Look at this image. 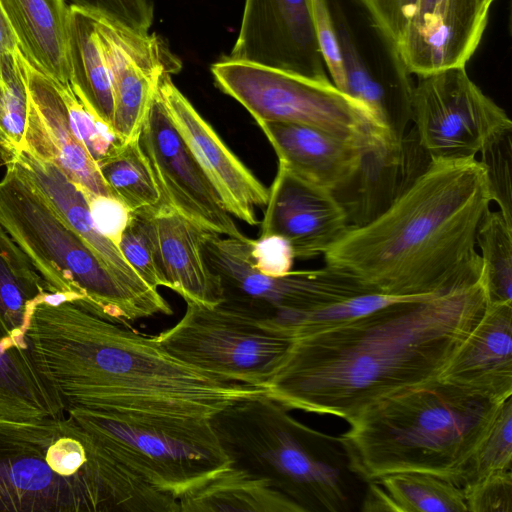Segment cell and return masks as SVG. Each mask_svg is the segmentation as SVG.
<instances>
[{
    "instance_id": "6da1fadb",
    "label": "cell",
    "mask_w": 512,
    "mask_h": 512,
    "mask_svg": "<svg viewBox=\"0 0 512 512\" xmlns=\"http://www.w3.org/2000/svg\"><path fill=\"white\" fill-rule=\"evenodd\" d=\"M487 304L480 278L296 336L266 394L349 423L374 403L438 381Z\"/></svg>"
},
{
    "instance_id": "7a4b0ae2",
    "label": "cell",
    "mask_w": 512,
    "mask_h": 512,
    "mask_svg": "<svg viewBox=\"0 0 512 512\" xmlns=\"http://www.w3.org/2000/svg\"><path fill=\"white\" fill-rule=\"evenodd\" d=\"M32 357L65 412L124 418L210 419L266 393L219 380L170 355L154 338L100 316L83 298L50 294L26 329Z\"/></svg>"
},
{
    "instance_id": "3957f363",
    "label": "cell",
    "mask_w": 512,
    "mask_h": 512,
    "mask_svg": "<svg viewBox=\"0 0 512 512\" xmlns=\"http://www.w3.org/2000/svg\"><path fill=\"white\" fill-rule=\"evenodd\" d=\"M491 202L480 160H431L382 212L349 227L325 266L363 294L396 301L471 285L481 277L476 235Z\"/></svg>"
},
{
    "instance_id": "277c9868",
    "label": "cell",
    "mask_w": 512,
    "mask_h": 512,
    "mask_svg": "<svg viewBox=\"0 0 512 512\" xmlns=\"http://www.w3.org/2000/svg\"><path fill=\"white\" fill-rule=\"evenodd\" d=\"M501 402L436 381L374 403L338 437L350 472L366 482L421 472L462 487L466 465Z\"/></svg>"
},
{
    "instance_id": "5b68a950",
    "label": "cell",
    "mask_w": 512,
    "mask_h": 512,
    "mask_svg": "<svg viewBox=\"0 0 512 512\" xmlns=\"http://www.w3.org/2000/svg\"><path fill=\"white\" fill-rule=\"evenodd\" d=\"M266 393L241 399L210 418L231 465L264 478L303 512L350 509L339 437L298 421Z\"/></svg>"
},
{
    "instance_id": "8992f818",
    "label": "cell",
    "mask_w": 512,
    "mask_h": 512,
    "mask_svg": "<svg viewBox=\"0 0 512 512\" xmlns=\"http://www.w3.org/2000/svg\"><path fill=\"white\" fill-rule=\"evenodd\" d=\"M0 225L51 294L83 298L100 316L124 326L155 316L54 211L15 161L6 165L0 180Z\"/></svg>"
},
{
    "instance_id": "52a82bcc",
    "label": "cell",
    "mask_w": 512,
    "mask_h": 512,
    "mask_svg": "<svg viewBox=\"0 0 512 512\" xmlns=\"http://www.w3.org/2000/svg\"><path fill=\"white\" fill-rule=\"evenodd\" d=\"M86 432L68 414L0 417V512H102Z\"/></svg>"
},
{
    "instance_id": "ba28073f",
    "label": "cell",
    "mask_w": 512,
    "mask_h": 512,
    "mask_svg": "<svg viewBox=\"0 0 512 512\" xmlns=\"http://www.w3.org/2000/svg\"><path fill=\"white\" fill-rule=\"evenodd\" d=\"M211 72L217 87L239 102L256 122L316 127L361 143L381 166L396 165L368 110L330 80L228 57L214 63Z\"/></svg>"
},
{
    "instance_id": "9c48e42d",
    "label": "cell",
    "mask_w": 512,
    "mask_h": 512,
    "mask_svg": "<svg viewBox=\"0 0 512 512\" xmlns=\"http://www.w3.org/2000/svg\"><path fill=\"white\" fill-rule=\"evenodd\" d=\"M95 446L180 497L230 466L210 419L124 418L69 410Z\"/></svg>"
},
{
    "instance_id": "30bf717a",
    "label": "cell",
    "mask_w": 512,
    "mask_h": 512,
    "mask_svg": "<svg viewBox=\"0 0 512 512\" xmlns=\"http://www.w3.org/2000/svg\"><path fill=\"white\" fill-rule=\"evenodd\" d=\"M154 338L176 359L219 380L263 387L293 339L222 303H186L181 319Z\"/></svg>"
},
{
    "instance_id": "8fae6325",
    "label": "cell",
    "mask_w": 512,
    "mask_h": 512,
    "mask_svg": "<svg viewBox=\"0 0 512 512\" xmlns=\"http://www.w3.org/2000/svg\"><path fill=\"white\" fill-rule=\"evenodd\" d=\"M410 117L431 160L476 158L512 130L505 110L472 81L466 67L418 77Z\"/></svg>"
},
{
    "instance_id": "7c38bea8",
    "label": "cell",
    "mask_w": 512,
    "mask_h": 512,
    "mask_svg": "<svg viewBox=\"0 0 512 512\" xmlns=\"http://www.w3.org/2000/svg\"><path fill=\"white\" fill-rule=\"evenodd\" d=\"M138 142L164 205L205 231L247 238L173 125L157 89Z\"/></svg>"
},
{
    "instance_id": "4fadbf2b",
    "label": "cell",
    "mask_w": 512,
    "mask_h": 512,
    "mask_svg": "<svg viewBox=\"0 0 512 512\" xmlns=\"http://www.w3.org/2000/svg\"><path fill=\"white\" fill-rule=\"evenodd\" d=\"M488 0H417L392 56L397 70L417 77L466 67L489 19Z\"/></svg>"
},
{
    "instance_id": "5bb4252c",
    "label": "cell",
    "mask_w": 512,
    "mask_h": 512,
    "mask_svg": "<svg viewBox=\"0 0 512 512\" xmlns=\"http://www.w3.org/2000/svg\"><path fill=\"white\" fill-rule=\"evenodd\" d=\"M228 58L329 80L316 41L313 0H245Z\"/></svg>"
},
{
    "instance_id": "9a60e30c",
    "label": "cell",
    "mask_w": 512,
    "mask_h": 512,
    "mask_svg": "<svg viewBox=\"0 0 512 512\" xmlns=\"http://www.w3.org/2000/svg\"><path fill=\"white\" fill-rule=\"evenodd\" d=\"M92 13L99 28L112 80V129L126 143L138 138L161 75L164 72L178 73L181 62L158 35L140 33L103 15Z\"/></svg>"
},
{
    "instance_id": "2e32d148",
    "label": "cell",
    "mask_w": 512,
    "mask_h": 512,
    "mask_svg": "<svg viewBox=\"0 0 512 512\" xmlns=\"http://www.w3.org/2000/svg\"><path fill=\"white\" fill-rule=\"evenodd\" d=\"M164 72L157 92L177 131L208 177L227 211L248 225L259 224L257 208H265L269 189L229 149L214 128Z\"/></svg>"
},
{
    "instance_id": "e0dca14e",
    "label": "cell",
    "mask_w": 512,
    "mask_h": 512,
    "mask_svg": "<svg viewBox=\"0 0 512 512\" xmlns=\"http://www.w3.org/2000/svg\"><path fill=\"white\" fill-rule=\"evenodd\" d=\"M264 209L259 237L284 238L295 259L324 255L350 227L349 214L334 193L300 179L280 164Z\"/></svg>"
},
{
    "instance_id": "ac0fdd59",
    "label": "cell",
    "mask_w": 512,
    "mask_h": 512,
    "mask_svg": "<svg viewBox=\"0 0 512 512\" xmlns=\"http://www.w3.org/2000/svg\"><path fill=\"white\" fill-rule=\"evenodd\" d=\"M28 92L24 148L58 167L87 196L115 198L99 167L69 124L66 108L54 81L35 68L19 49Z\"/></svg>"
},
{
    "instance_id": "d6986e66",
    "label": "cell",
    "mask_w": 512,
    "mask_h": 512,
    "mask_svg": "<svg viewBox=\"0 0 512 512\" xmlns=\"http://www.w3.org/2000/svg\"><path fill=\"white\" fill-rule=\"evenodd\" d=\"M15 162L40 190L54 211L96 253L115 277L155 315H171L173 309L158 289L149 286L126 261L119 247L97 228L85 193L49 161L22 149Z\"/></svg>"
},
{
    "instance_id": "ffe728a7",
    "label": "cell",
    "mask_w": 512,
    "mask_h": 512,
    "mask_svg": "<svg viewBox=\"0 0 512 512\" xmlns=\"http://www.w3.org/2000/svg\"><path fill=\"white\" fill-rule=\"evenodd\" d=\"M257 124L272 145L278 164L335 195L354 182L368 161H376L361 143L316 127L273 121Z\"/></svg>"
},
{
    "instance_id": "44dd1931",
    "label": "cell",
    "mask_w": 512,
    "mask_h": 512,
    "mask_svg": "<svg viewBox=\"0 0 512 512\" xmlns=\"http://www.w3.org/2000/svg\"><path fill=\"white\" fill-rule=\"evenodd\" d=\"M438 381L478 399L512 396V303H489Z\"/></svg>"
},
{
    "instance_id": "7402d4cb",
    "label": "cell",
    "mask_w": 512,
    "mask_h": 512,
    "mask_svg": "<svg viewBox=\"0 0 512 512\" xmlns=\"http://www.w3.org/2000/svg\"><path fill=\"white\" fill-rule=\"evenodd\" d=\"M142 216L164 287L175 291L186 303L206 307L220 304L222 287L202 250L204 230L166 205Z\"/></svg>"
},
{
    "instance_id": "603a6c76",
    "label": "cell",
    "mask_w": 512,
    "mask_h": 512,
    "mask_svg": "<svg viewBox=\"0 0 512 512\" xmlns=\"http://www.w3.org/2000/svg\"><path fill=\"white\" fill-rule=\"evenodd\" d=\"M24 57L59 82H71L70 18L67 0H0Z\"/></svg>"
},
{
    "instance_id": "cb8c5ba5",
    "label": "cell",
    "mask_w": 512,
    "mask_h": 512,
    "mask_svg": "<svg viewBox=\"0 0 512 512\" xmlns=\"http://www.w3.org/2000/svg\"><path fill=\"white\" fill-rule=\"evenodd\" d=\"M330 4V3H329ZM342 51L346 94L360 102L383 134L393 158L400 163L410 117V93L391 91L367 65L338 1L330 4Z\"/></svg>"
},
{
    "instance_id": "d4e9b609",
    "label": "cell",
    "mask_w": 512,
    "mask_h": 512,
    "mask_svg": "<svg viewBox=\"0 0 512 512\" xmlns=\"http://www.w3.org/2000/svg\"><path fill=\"white\" fill-rule=\"evenodd\" d=\"M66 415L54 389L40 373L27 343L0 315V417L17 422Z\"/></svg>"
},
{
    "instance_id": "484cf974",
    "label": "cell",
    "mask_w": 512,
    "mask_h": 512,
    "mask_svg": "<svg viewBox=\"0 0 512 512\" xmlns=\"http://www.w3.org/2000/svg\"><path fill=\"white\" fill-rule=\"evenodd\" d=\"M179 504L181 512H303L264 478L231 464L184 493Z\"/></svg>"
},
{
    "instance_id": "4316f807",
    "label": "cell",
    "mask_w": 512,
    "mask_h": 512,
    "mask_svg": "<svg viewBox=\"0 0 512 512\" xmlns=\"http://www.w3.org/2000/svg\"><path fill=\"white\" fill-rule=\"evenodd\" d=\"M362 511L467 512L462 487L421 472H399L368 482Z\"/></svg>"
},
{
    "instance_id": "83f0119b",
    "label": "cell",
    "mask_w": 512,
    "mask_h": 512,
    "mask_svg": "<svg viewBox=\"0 0 512 512\" xmlns=\"http://www.w3.org/2000/svg\"><path fill=\"white\" fill-rule=\"evenodd\" d=\"M70 6L71 81L93 112L112 129V80L95 16L91 11L72 4Z\"/></svg>"
},
{
    "instance_id": "f1b7e54d",
    "label": "cell",
    "mask_w": 512,
    "mask_h": 512,
    "mask_svg": "<svg viewBox=\"0 0 512 512\" xmlns=\"http://www.w3.org/2000/svg\"><path fill=\"white\" fill-rule=\"evenodd\" d=\"M50 294L28 257L0 225V315L18 338L26 340L33 308Z\"/></svg>"
},
{
    "instance_id": "f546056e",
    "label": "cell",
    "mask_w": 512,
    "mask_h": 512,
    "mask_svg": "<svg viewBox=\"0 0 512 512\" xmlns=\"http://www.w3.org/2000/svg\"><path fill=\"white\" fill-rule=\"evenodd\" d=\"M97 165L114 197L131 212L150 215L164 206L138 138L122 144Z\"/></svg>"
},
{
    "instance_id": "4dcf8cb0",
    "label": "cell",
    "mask_w": 512,
    "mask_h": 512,
    "mask_svg": "<svg viewBox=\"0 0 512 512\" xmlns=\"http://www.w3.org/2000/svg\"><path fill=\"white\" fill-rule=\"evenodd\" d=\"M481 250V281L489 303H512V222L488 211L476 235Z\"/></svg>"
},
{
    "instance_id": "1f68e13d",
    "label": "cell",
    "mask_w": 512,
    "mask_h": 512,
    "mask_svg": "<svg viewBox=\"0 0 512 512\" xmlns=\"http://www.w3.org/2000/svg\"><path fill=\"white\" fill-rule=\"evenodd\" d=\"M512 398L502 401L494 419L471 455L463 475V485L475 483L488 475L511 470Z\"/></svg>"
},
{
    "instance_id": "d6a6232c",
    "label": "cell",
    "mask_w": 512,
    "mask_h": 512,
    "mask_svg": "<svg viewBox=\"0 0 512 512\" xmlns=\"http://www.w3.org/2000/svg\"><path fill=\"white\" fill-rule=\"evenodd\" d=\"M53 81L64 102L73 133L96 163L113 154L124 144L93 112L72 81Z\"/></svg>"
},
{
    "instance_id": "836d02e7",
    "label": "cell",
    "mask_w": 512,
    "mask_h": 512,
    "mask_svg": "<svg viewBox=\"0 0 512 512\" xmlns=\"http://www.w3.org/2000/svg\"><path fill=\"white\" fill-rule=\"evenodd\" d=\"M18 53L15 72L0 81V138L14 161L24 148L28 115V92Z\"/></svg>"
},
{
    "instance_id": "e575fe53",
    "label": "cell",
    "mask_w": 512,
    "mask_h": 512,
    "mask_svg": "<svg viewBox=\"0 0 512 512\" xmlns=\"http://www.w3.org/2000/svg\"><path fill=\"white\" fill-rule=\"evenodd\" d=\"M118 247L126 261L149 286L155 289L164 287L142 215L131 212Z\"/></svg>"
},
{
    "instance_id": "d590c367",
    "label": "cell",
    "mask_w": 512,
    "mask_h": 512,
    "mask_svg": "<svg viewBox=\"0 0 512 512\" xmlns=\"http://www.w3.org/2000/svg\"><path fill=\"white\" fill-rule=\"evenodd\" d=\"M313 20L316 41L325 68L333 80L332 83L345 93L347 83L342 51L328 0H313Z\"/></svg>"
},
{
    "instance_id": "8d00e7d4",
    "label": "cell",
    "mask_w": 512,
    "mask_h": 512,
    "mask_svg": "<svg viewBox=\"0 0 512 512\" xmlns=\"http://www.w3.org/2000/svg\"><path fill=\"white\" fill-rule=\"evenodd\" d=\"M467 512H511L512 472L500 471L464 486Z\"/></svg>"
},
{
    "instance_id": "74e56055",
    "label": "cell",
    "mask_w": 512,
    "mask_h": 512,
    "mask_svg": "<svg viewBox=\"0 0 512 512\" xmlns=\"http://www.w3.org/2000/svg\"><path fill=\"white\" fill-rule=\"evenodd\" d=\"M480 161L487 171L492 201H496L499 210L512 222L511 133L483 153Z\"/></svg>"
},
{
    "instance_id": "f35d334b",
    "label": "cell",
    "mask_w": 512,
    "mask_h": 512,
    "mask_svg": "<svg viewBox=\"0 0 512 512\" xmlns=\"http://www.w3.org/2000/svg\"><path fill=\"white\" fill-rule=\"evenodd\" d=\"M366 11L373 26L391 53L400 41L417 0H356Z\"/></svg>"
},
{
    "instance_id": "ab89813d",
    "label": "cell",
    "mask_w": 512,
    "mask_h": 512,
    "mask_svg": "<svg viewBox=\"0 0 512 512\" xmlns=\"http://www.w3.org/2000/svg\"><path fill=\"white\" fill-rule=\"evenodd\" d=\"M67 1L74 6L103 15L140 33H149L154 20L153 0Z\"/></svg>"
},
{
    "instance_id": "60d3db41",
    "label": "cell",
    "mask_w": 512,
    "mask_h": 512,
    "mask_svg": "<svg viewBox=\"0 0 512 512\" xmlns=\"http://www.w3.org/2000/svg\"><path fill=\"white\" fill-rule=\"evenodd\" d=\"M250 256L253 266L268 276H284L292 271L294 253L287 240L280 236H262L251 242Z\"/></svg>"
},
{
    "instance_id": "b9f144b4",
    "label": "cell",
    "mask_w": 512,
    "mask_h": 512,
    "mask_svg": "<svg viewBox=\"0 0 512 512\" xmlns=\"http://www.w3.org/2000/svg\"><path fill=\"white\" fill-rule=\"evenodd\" d=\"M94 222L100 232L118 245L126 228L131 211L121 201L111 197H96L89 200Z\"/></svg>"
},
{
    "instance_id": "7bdbcfd3",
    "label": "cell",
    "mask_w": 512,
    "mask_h": 512,
    "mask_svg": "<svg viewBox=\"0 0 512 512\" xmlns=\"http://www.w3.org/2000/svg\"><path fill=\"white\" fill-rule=\"evenodd\" d=\"M18 50L16 35L0 3V81L8 79L15 72Z\"/></svg>"
},
{
    "instance_id": "ee69618b",
    "label": "cell",
    "mask_w": 512,
    "mask_h": 512,
    "mask_svg": "<svg viewBox=\"0 0 512 512\" xmlns=\"http://www.w3.org/2000/svg\"><path fill=\"white\" fill-rule=\"evenodd\" d=\"M0 162L2 164H4L5 166L8 165L9 163L14 162L13 157L11 156L9 150L7 149V147L5 146V144L3 143L1 138H0Z\"/></svg>"
},
{
    "instance_id": "f6af8a7d",
    "label": "cell",
    "mask_w": 512,
    "mask_h": 512,
    "mask_svg": "<svg viewBox=\"0 0 512 512\" xmlns=\"http://www.w3.org/2000/svg\"><path fill=\"white\" fill-rule=\"evenodd\" d=\"M494 1H495V0H488V2H489L490 4H492Z\"/></svg>"
}]
</instances>
